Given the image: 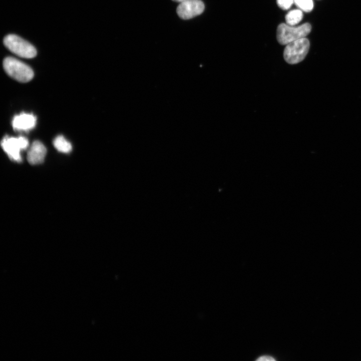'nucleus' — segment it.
<instances>
[{
    "mask_svg": "<svg viewBox=\"0 0 361 361\" xmlns=\"http://www.w3.org/2000/svg\"><path fill=\"white\" fill-rule=\"evenodd\" d=\"M3 67L8 75L20 82H28L34 77V72L29 66L14 57H6Z\"/></svg>",
    "mask_w": 361,
    "mask_h": 361,
    "instance_id": "obj_1",
    "label": "nucleus"
},
{
    "mask_svg": "<svg viewBox=\"0 0 361 361\" xmlns=\"http://www.w3.org/2000/svg\"><path fill=\"white\" fill-rule=\"evenodd\" d=\"M312 26L309 23L294 27L285 24H280L277 29V39L282 45L288 44L303 38L310 34Z\"/></svg>",
    "mask_w": 361,
    "mask_h": 361,
    "instance_id": "obj_2",
    "label": "nucleus"
},
{
    "mask_svg": "<svg viewBox=\"0 0 361 361\" xmlns=\"http://www.w3.org/2000/svg\"><path fill=\"white\" fill-rule=\"evenodd\" d=\"M5 46L16 55L31 59L37 55V50L31 43L14 34H9L4 39Z\"/></svg>",
    "mask_w": 361,
    "mask_h": 361,
    "instance_id": "obj_3",
    "label": "nucleus"
},
{
    "mask_svg": "<svg viewBox=\"0 0 361 361\" xmlns=\"http://www.w3.org/2000/svg\"><path fill=\"white\" fill-rule=\"evenodd\" d=\"M310 46L309 40L305 37L288 44L284 50L285 60L290 64L302 62L308 54Z\"/></svg>",
    "mask_w": 361,
    "mask_h": 361,
    "instance_id": "obj_4",
    "label": "nucleus"
},
{
    "mask_svg": "<svg viewBox=\"0 0 361 361\" xmlns=\"http://www.w3.org/2000/svg\"><path fill=\"white\" fill-rule=\"evenodd\" d=\"M1 146L11 160L20 163L22 161L21 153L27 149L29 141L24 137L6 136L1 141Z\"/></svg>",
    "mask_w": 361,
    "mask_h": 361,
    "instance_id": "obj_5",
    "label": "nucleus"
},
{
    "mask_svg": "<svg viewBox=\"0 0 361 361\" xmlns=\"http://www.w3.org/2000/svg\"><path fill=\"white\" fill-rule=\"evenodd\" d=\"M204 8V4L201 0H188L181 3L177 12L182 19L188 20L201 14Z\"/></svg>",
    "mask_w": 361,
    "mask_h": 361,
    "instance_id": "obj_6",
    "label": "nucleus"
},
{
    "mask_svg": "<svg viewBox=\"0 0 361 361\" xmlns=\"http://www.w3.org/2000/svg\"><path fill=\"white\" fill-rule=\"evenodd\" d=\"M37 118L32 113H21L15 115L12 120V126L16 131L28 132L36 126Z\"/></svg>",
    "mask_w": 361,
    "mask_h": 361,
    "instance_id": "obj_7",
    "label": "nucleus"
},
{
    "mask_svg": "<svg viewBox=\"0 0 361 361\" xmlns=\"http://www.w3.org/2000/svg\"><path fill=\"white\" fill-rule=\"evenodd\" d=\"M47 150L45 146L38 141L33 142L27 153V160L32 165L42 164L45 159Z\"/></svg>",
    "mask_w": 361,
    "mask_h": 361,
    "instance_id": "obj_8",
    "label": "nucleus"
},
{
    "mask_svg": "<svg viewBox=\"0 0 361 361\" xmlns=\"http://www.w3.org/2000/svg\"><path fill=\"white\" fill-rule=\"evenodd\" d=\"M53 145L58 151L63 153H69L72 149L71 144L62 136L54 140Z\"/></svg>",
    "mask_w": 361,
    "mask_h": 361,
    "instance_id": "obj_9",
    "label": "nucleus"
},
{
    "mask_svg": "<svg viewBox=\"0 0 361 361\" xmlns=\"http://www.w3.org/2000/svg\"><path fill=\"white\" fill-rule=\"evenodd\" d=\"M303 18V12L300 10H294L290 11L286 16V20L288 25L295 26L299 24Z\"/></svg>",
    "mask_w": 361,
    "mask_h": 361,
    "instance_id": "obj_10",
    "label": "nucleus"
},
{
    "mask_svg": "<svg viewBox=\"0 0 361 361\" xmlns=\"http://www.w3.org/2000/svg\"><path fill=\"white\" fill-rule=\"evenodd\" d=\"M296 5L303 11L309 12L314 8L313 0H294Z\"/></svg>",
    "mask_w": 361,
    "mask_h": 361,
    "instance_id": "obj_11",
    "label": "nucleus"
},
{
    "mask_svg": "<svg viewBox=\"0 0 361 361\" xmlns=\"http://www.w3.org/2000/svg\"><path fill=\"white\" fill-rule=\"evenodd\" d=\"M294 0H277L278 6L282 9L288 10L292 6Z\"/></svg>",
    "mask_w": 361,
    "mask_h": 361,
    "instance_id": "obj_12",
    "label": "nucleus"
},
{
    "mask_svg": "<svg viewBox=\"0 0 361 361\" xmlns=\"http://www.w3.org/2000/svg\"><path fill=\"white\" fill-rule=\"evenodd\" d=\"M276 360L272 356H267L265 355L261 357H260L258 359H257V361H275Z\"/></svg>",
    "mask_w": 361,
    "mask_h": 361,
    "instance_id": "obj_13",
    "label": "nucleus"
},
{
    "mask_svg": "<svg viewBox=\"0 0 361 361\" xmlns=\"http://www.w3.org/2000/svg\"><path fill=\"white\" fill-rule=\"evenodd\" d=\"M173 1L177 2L182 3V2H185L186 1H188V0H173Z\"/></svg>",
    "mask_w": 361,
    "mask_h": 361,
    "instance_id": "obj_14",
    "label": "nucleus"
}]
</instances>
